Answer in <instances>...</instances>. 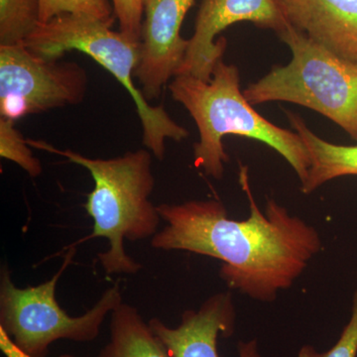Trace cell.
Instances as JSON below:
<instances>
[{
	"label": "cell",
	"instance_id": "14",
	"mask_svg": "<svg viewBox=\"0 0 357 357\" xmlns=\"http://www.w3.org/2000/svg\"><path fill=\"white\" fill-rule=\"evenodd\" d=\"M40 23V0H0V45L22 44Z\"/></svg>",
	"mask_w": 357,
	"mask_h": 357
},
{
	"label": "cell",
	"instance_id": "10",
	"mask_svg": "<svg viewBox=\"0 0 357 357\" xmlns=\"http://www.w3.org/2000/svg\"><path fill=\"white\" fill-rule=\"evenodd\" d=\"M148 324L172 357H220L218 337L234 333L236 309L231 295L220 293L208 298L198 311L184 312L177 328H169L157 318ZM238 354L239 357H261L255 340L239 342Z\"/></svg>",
	"mask_w": 357,
	"mask_h": 357
},
{
	"label": "cell",
	"instance_id": "18",
	"mask_svg": "<svg viewBox=\"0 0 357 357\" xmlns=\"http://www.w3.org/2000/svg\"><path fill=\"white\" fill-rule=\"evenodd\" d=\"M119 31L140 42L143 22V0H110Z\"/></svg>",
	"mask_w": 357,
	"mask_h": 357
},
{
	"label": "cell",
	"instance_id": "8",
	"mask_svg": "<svg viewBox=\"0 0 357 357\" xmlns=\"http://www.w3.org/2000/svg\"><path fill=\"white\" fill-rule=\"evenodd\" d=\"M244 21L277 34L288 25L276 0H202L194 34L178 75L210 82L227 45L223 37L215 41V37L230 25Z\"/></svg>",
	"mask_w": 357,
	"mask_h": 357
},
{
	"label": "cell",
	"instance_id": "11",
	"mask_svg": "<svg viewBox=\"0 0 357 357\" xmlns=\"http://www.w3.org/2000/svg\"><path fill=\"white\" fill-rule=\"evenodd\" d=\"M289 24L357 66V0H276Z\"/></svg>",
	"mask_w": 357,
	"mask_h": 357
},
{
	"label": "cell",
	"instance_id": "9",
	"mask_svg": "<svg viewBox=\"0 0 357 357\" xmlns=\"http://www.w3.org/2000/svg\"><path fill=\"white\" fill-rule=\"evenodd\" d=\"M195 0H143L140 60L135 77L143 96L156 100L180 72L190 40L181 36L183 22Z\"/></svg>",
	"mask_w": 357,
	"mask_h": 357
},
{
	"label": "cell",
	"instance_id": "17",
	"mask_svg": "<svg viewBox=\"0 0 357 357\" xmlns=\"http://www.w3.org/2000/svg\"><path fill=\"white\" fill-rule=\"evenodd\" d=\"M357 356V291L354 296L351 318L345 326L337 344L330 351L319 352L311 345L300 349L298 357H356Z\"/></svg>",
	"mask_w": 357,
	"mask_h": 357
},
{
	"label": "cell",
	"instance_id": "6",
	"mask_svg": "<svg viewBox=\"0 0 357 357\" xmlns=\"http://www.w3.org/2000/svg\"><path fill=\"white\" fill-rule=\"evenodd\" d=\"M72 246L62 266L50 280L33 287L18 288L6 265L0 274V328L18 347L32 357H46L59 340L89 342L100 335L107 314L122 303L119 282L107 289L95 306L81 317H70L56 300L58 281L76 255Z\"/></svg>",
	"mask_w": 357,
	"mask_h": 357
},
{
	"label": "cell",
	"instance_id": "5",
	"mask_svg": "<svg viewBox=\"0 0 357 357\" xmlns=\"http://www.w3.org/2000/svg\"><path fill=\"white\" fill-rule=\"evenodd\" d=\"M278 35L292 58L249 84L243 91L246 100L252 105L285 102L307 107L335 122L357 142V66L289 23Z\"/></svg>",
	"mask_w": 357,
	"mask_h": 357
},
{
	"label": "cell",
	"instance_id": "7",
	"mask_svg": "<svg viewBox=\"0 0 357 357\" xmlns=\"http://www.w3.org/2000/svg\"><path fill=\"white\" fill-rule=\"evenodd\" d=\"M86 89V70L77 63L41 57L24 44L0 45V116L16 121L79 105Z\"/></svg>",
	"mask_w": 357,
	"mask_h": 357
},
{
	"label": "cell",
	"instance_id": "3",
	"mask_svg": "<svg viewBox=\"0 0 357 357\" xmlns=\"http://www.w3.org/2000/svg\"><path fill=\"white\" fill-rule=\"evenodd\" d=\"M30 147L64 157L91 174L95 188L84 208L93 218L89 239L105 237L109 248L98 255L107 274H136L142 265L126 253L124 241L153 237L160 220L157 206L150 201L155 187L152 157L148 150L128 151L110 159L89 158L70 149H59L46 141L27 139Z\"/></svg>",
	"mask_w": 357,
	"mask_h": 357
},
{
	"label": "cell",
	"instance_id": "4",
	"mask_svg": "<svg viewBox=\"0 0 357 357\" xmlns=\"http://www.w3.org/2000/svg\"><path fill=\"white\" fill-rule=\"evenodd\" d=\"M109 23L77 14H63L48 22L39 23L22 44L36 55L61 59L76 50L93 59L109 70L132 98L143 129V144L157 159L165 158L166 140L176 142L189 137L190 132L171 119L163 105H150L134 83L140 60V42Z\"/></svg>",
	"mask_w": 357,
	"mask_h": 357
},
{
	"label": "cell",
	"instance_id": "2",
	"mask_svg": "<svg viewBox=\"0 0 357 357\" xmlns=\"http://www.w3.org/2000/svg\"><path fill=\"white\" fill-rule=\"evenodd\" d=\"M169 91L198 126L199 140L194 145V164L206 175L217 180L223 177V165L229 161L223 137L236 135L271 147L290 164L301 183L304 182L311 161L299 134L275 126L253 109L241 91L236 66L220 59L210 82L178 75L169 84Z\"/></svg>",
	"mask_w": 357,
	"mask_h": 357
},
{
	"label": "cell",
	"instance_id": "12",
	"mask_svg": "<svg viewBox=\"0 0 357 357\" xmlns=\"http://www.w3.org/2000/svg\"><path fill=\"white\" fill-rule=\"evenodd\" d=\"M291 126L299 134L309 153L307 177L301 190L309 195L333 178L357 176V143L351 146L328 142L312 132L300 115L287 112Z\"/></svg>",
	"mask_w": 357,
	"mask_h": 357
},
{
	"label": "cell",
	"instance_id": "16",
	"mask_svg": "<svg viewBox=\"0 0 357 357\" xmlns=\"http://www.w3.org/2000/svg\"><path fill=\"white\" fill-rule=\"evenodd\" d=\"M63 14L89 16L112 25L114 7L109 0H40V23Z\"/></svg>",
	"mask_w": 357,
	"mask_h": 357
},
{
	"label": "cell",
	"instance_id": "13",
	"mask_svg": "<svg viewBox=\"0 0 357 357\" xmlns=\"http://www.w3.org/2000/svg\"><path fill=\"white\" fill-rule=\"evenodd\" d=\"M96 357L172 356L137 309L122 302L112 312L109 344Z\"/></svg>",
	"mask_w": 357,
	"mask_h": 357
},
{
	"label": "cell",
	"instance_id": "1",
	"mask_svg": "<svg viewBox=\"0 0 357 357\" xmlns=\"http://www.w3.org/2000/svg\"><path fill=\"white\" fill-rule=\"evenodd\" d=\"M239 184L248 197V220H231L217 199L161 204L157 210L167 225L152 237L151 246L215 258L222 261L220 278L230 289L259 302H273L321 250V239L314 227L273 199L260 210L246 166L239 168Z\"/></svg>",
	"mask_w": 357,
	"mask_h": 357
},
{
	"label": "cell",
	"instance_id": "19",
	"mask_svg": "<svg viewBox=\"0 0 357 357\" xmlns=\"http://www.w3.org/2000/svg\"><path fill=\"white\" fill-rule=\"evenodd\" d=\"M0 349L6 357H32L16 345L3 328H0ZM59 357H76L70 354H63Z\"/></svg>",
	"mask_w": 357,
	"mask_h": 357
},
{
	"label": "cell",
	"instance_id": "15",
	"mask_svg": "<svg viewBox=\"0 0 357 357\" xmlns=\"http://www.w3.org/2000/svg\"><path fill=\"white\" fill-rule=\"evenodd\" d=\"M0 156L21 167L31 177L41 175V162L33 155L27 139L15 128V121L0 116Z\"/></svg>",
	"mask_w": 357,
	"mask_h": 357
}]
</instances>
